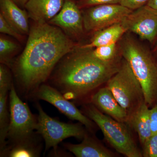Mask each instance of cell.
I'll return each instance as SVG.
<instances>
[{"mask_svg":"<svg viewBox=\"0 0 157 157\" xmlns=\"http://www.w3.org/2000/svg\"><path fill=\"white\" fill-rule=\"evenodd\" d=\"M31 138L15 142V144L8 151V156L35 157L39 155V150L32 143Z\"/></svg>","mask_w":157,"mask_h":157,"instance_id":"d6986e66","label":"cell"},{"mask_svg":"<svg viewBox=\"0 0 157 157\" xmlns=\"http://www.w3.org/2000/svg\"><path fill=\"white\" fill-rule=\"evenodd\" d=\"M107 86L128 116L145 102L140 82L123 58L117 72L107 82Z\"/></svg>","mask_w":157,"mask_h":157,"instance_id":"5b68a950","label":"cell"},{"mask_svg":"<svg viewBox=\"0 0 157 157\" xmlns=\"http://www.w3.org/2000/svg\"><path fill=\"white\" fill-rule=\"evenodd\" d=\"M147 5L157 10V0H149Z\"/></svg>","mask_w":157,"mask_h":157,"instance_id":"83f0119b","label":"cell"},{"mask_svg":"<svg viewBox=\"0 0 157 157\" xmlns=\"http://www.w3.org/2000/svg\"><path fill=\"white\" fill-rule=\"evenodd\" d=\"M142 146L143 157H157V133L152 135Z\"/></svg>","mask_w":157,"mask_h":157,"instance_id":"7402d4cb","label":"cell"},{"mask_svg":"<svg viewBox=\"0 0 157 157\" xmlns=\"http://www.w3.org/2000/svg\"><path fill=\"white\" fill-rule=\"evenodd\" d=\"M132 11L120 4L99 5L85 9L82 13L85 30L94 33L121 23Z\"/></svg>","mask_w":157,"mask_h":157,"instance_id":"ba28073f","label":"cell"},{"mask_svg":"<svg viewBox=\"0 0 157 157\" xmlns=\"http://www.w3.org/2000/svg\"><path fill=\"white\" fill-rule=\"evenodd\" d=\"M117 43L103 45L91 49L92 54L102 61L110 62L116 60L122 56H119V53L120 52Z\"/></svg>","mask_w":157,"mask_h":157,"instance_id":"ffe728a7","label":"cell"},{"mask_svg":"<svg viewBox=\"0 0 157 157\" xmlns=\"http://www.w3.org/2000/svg\"><path fill=\"white\" fill-rule=\"evenodd\" d=\"M0 32L14 37L18 41H22L23 35L19 33L6 21L4 17L0 14Z\"/></svg>","mask_w":157,"mask_h":157,"instance_id":"cb8c5ba5","label":"cell"},{"mask_svg":"<svg viewBox=\"0 0 157 157\" xmlns=\"http://www.w3.org/2000/svg\"><path fill=\"white\" fill-rule=\"evenodd\" d=\"M13 1H14V2L16 3L17 5L25 6L29 0H13Z\"/></svg>","mask_w":157,"mask_h":157,"instance_id":"f1b7e54d","label":"cell"},{"mask_svg":"<svg viewBox=\"0 0 157 157\" xmlns=\"http://www.w3.org/2000/svg\"><path fill=\"white\" fill-rule=\"evenodd\" d=\"M13 83L11 82V75L8 68L3 64L0 65V91L11 90Z\"/></svg>","mask_w":157,"mask_h":157,"instance_id":"603a6c76","label":"cell"},{"mask_svg":"<svg viewBox=\"0 0 157 157\" xmlns=\"http://www.w3.org/2000/svg\"><path fill=\"white\" fill-rule=\"evenodd\" d=\"M48 23L60 29L72 39L79 38L84 33L82 13L73 0H64L60 11Z\"/></svg>","mask_w":157,"mask_h":157,"instance_id":"30bf717a","label":"cell"},{"mask_svg":"<svg viewBox=\"0 0 157 157\" xmlns=\"http://www.w3.org/2000/svg\"><path fill=\"white\" fill-rule=\"evenodd\" d=\"M92 103L98 109L113 118L124 123L128 122V114L121 106L107 86L102 88L91 97Z\"/></svg>","mask_w":157,"mask_h":157,"instance_id":"7c38bea8","label":"cell"},{"mask_svg":"<svg viewBox=\"0 0 157 157\" xmlns=\"http://www.w3.org/2000/svg\"><path fill=\"white\" fill-rule=\"evenodd\" d=\"M121 0H78L77 5L80 9L107 4H120Z\"/></svg>","mask_w":157,"mask_h":157,"instance_id":"d4e9b609","label":"cell"},{"mask_svg":"<svg viewBox=\"0 0 157 157\" xmlns=\"http://www.w3.org/2000/svg\"><path fill=\"white\" fill-rule=\"evenodd\" d=\"M16 43L6 37H0V60L2 63L9 64L11 57L18 49Z\"/></svg>","mask_w":157,"mask_h":157,"instance_id":"44dd1931","label":"cell"},{"mask_svg":"<svg viewBox=\"0 0 157 157\" xmlns=\"http://www.w3.org/2000/svg\"><path fill=\"white\" fill-rule=\"evenodd\" d=\"M86 113L99 127L107 142L116 150L128 157L143 156L124 123L104 114L95 106L89 105Z\"/></svg>","mask_w":157,"mask_h":157,"instance_id":"277c9868","label":"cell"},{"mask_svg":"<svg viewBox=\"0 0 157 157\" xmlns=\"http://www.w3.org/2000/svg\"><path fill=\"white\" fill-rule=\"evenodd\" d=\"M121 24L142 40L153 43L157 39V10L147 5L133 10Z\"/></svg>","mask_w":157,"mask_h":157,"instance_id":"9c48e42d","label":"cell"},{"mask_svg":"<svg viewBox=\"0 0 157 157\" xmlns=\"http://www.w3.org/2000/svg\"><path fill=\"white\" fill-rule=\"evenodd\" d=\"M8 91H0V144L1 151L6 146L10 123V115L7 107Z\"/></svg>","mask_w":157,"mask_h":157,"instance_id":"ac0fdd59","label":"cell"},{"mask_svg":"<svg viewBox=\"0 0 157 157\" xmlns=\"http://www.w3.org/2000/svg\"><path fill=\"white\" fill-rule=\"evenodd\" d=\"M120 52L140 82L144 101L152 106L157 101V63L151 52L130 35L120 39Z\"/></svg>","mask_w":157,"mask_h":157,"instance_id":"3957f363","label":"cell"},{"mask_svg":"<svg viewBox=\"0 0 157 157\" xmlns=\"http://www.w3.org/2000/svg\"><path fill=\"white\" fill-rule=\"evenodd\" d=\"M155 52L157 56V45H156V48H155Z\"/></svg>","mask_w":157,"mask_h":157,"instance_id":"f546056e","label":"cell"},{"mask_svg":"<svg viewBox=\"0 0 157 157\" xmlns=\"http://www.w3.org/2000/svg\"><path fill=\"white\" fill-rule=\"evenodd\" d=\"M151 129L152 135L157 133V103L150 109Z\"/></svg>","mask_w":157,"mask_h":157,"instance_id":"4316f807","label":"cell"},{"mask_svg":"<svg viewBox=\"0 0 157 157\" xmlns=\"http://www.w3.org/2000/svg\"><path fill=\"white\" fill-rule=\"evenodd\" d=\"M122 59L102 61L93 56L91 49L78 46L60 65L56 84L69 98L85 95L107 82L119 69Z\"/></svg>","mask_w":157,"mask_h":157,"instance_id":"7a4b0ae2","label":"cell"},{"mask_svg":"<svg viewBox=\"0 0 157 157\" xmlns=\"http://www.w3.org/2000/svg\"><path fill=\"white\" fill-rule=\"evenodd\" d=\"M39 115L36 130L45 140V151L51 147L56 150L58 144L70 137L81 139L86 135L84 129L78 124L65 123L47 115L39 104L37 105Z\"/></svg>","mask_w":157,"mask_h":157,"instance_id":"8992f818","label":"cell"},{"mask_svg":"<svg viewBox=\"0 0 157 157\" xmlns=\"http://www.w3.org/2000/svg\"><path fill=\"white\" fill-rule=\"evenodd\" d=\"M10 123L8 137L14 142L29 139L36 130L37 119L17 95L14 85L10 91Z\"/></svg>","mask_w":157,"mask_h":157,"instance_id":"52a82bcc","label":"cell"},{"mask_svg":"<svg viewBox=\"0 0 157 157\" xmlns=\"http://www.w3.org/2000/svg\"><path fill=\"white\" fill-rule=\"evenodd\" d=\"M64 0H29L25 7L35 22L48 23L59 12Z\"/></svg>","mask_w":157,"mask_h":157,"instance_id":"4fadbf2b","label":"cell"},{"mask_svg":"<svg viewBox=\"0 0 157 157\" xmlns=\"http://www.w3.org/2000/svg\"><path fill=\"white\" fill-rule=\"evenodd\" d=\"M36 91L39 99L52 104L70 119L78 121L89 130L94 128L95 123L83 115L74 104L54 88L48 85L42 84Z\"/></svg>","mask_w":157,"mask_h":157,"instance_id":"8fae6325","label":"cell"},{"mask_svg":"<svg viewBox=\"0 0 157 157\" xmlns=\"http://www.w3.org/2000/svg\"><path fill=\"white\" fill-rule=\"evenodd\" d=\"M149 0H121L120 4L132 10L147 5Z\"/></svg>","mask_w":157,"mask_h":157,"instance_id":"484cf974","label":"cell"},{"mask_svg":"<svg viewBox=\"0 0 157 157\" xmlns=\"http://www.w3.org/2000/svg\"><path fill=\"white\" fill-rule=\"evenodd\" d=\"M128 122L137 132L140 143L143 145L152 135L150 109L145 102L140 104L128 116Z\"/></svg>","mask_w":157,"mask_h":157,"instance_id":"9a60e30c","label":"cell"},{"mask_svg":"<svg viewBox=\"0 0 157 157\" xmlns=\"http://www.w3.org/2000/svg\"><path fill=\"white\" fill-rule=\"evenodd\" d=\"M0 14L19 33L29 35L28 13L20 9L13 0H0Z\"/></svg>","mask_w":157,"mask_h":157,"instance_id":"5bb4252c","label":"cell"},{"mask_svg":"<svg viewBox=\"0 0 157 157\" xmlns=\"http://www.w3.org/2000/svg\"><path fill=\"white\" fill-rule=\"evenodd\" d=\"M78 46L57 27L35 22L16 63V76L23 89L37 90L59 60Z\"/></svg>","mask_w":157,"mask_h":157,"instance_id":"6da1fadb","label":"cell"},{"mask_svg":"<svg viewBox=\"0 0 157 157\" xmlns=\"http://www.w3.org/2000/svg\"><path fill=\"white\" fill-rule=\"evenodd\" d=\"M126 33V30L121 23L116 24L94 33L89 43L78 45V47L92 49L99 46L117 43Z\"/></svg>","mask_w":157,"mask_h":157,"instance_id":"e0dca14e","label":"cell"},{"mask_svg":"<svg viewBox=\"0 0 157 157\" xmlns=\"http://www.w3.org/2000/svg\"><path fill=\"white\" fill-rule=\"evenodd\" d=\"M67 149L77 157H111L113 154L95 140L86 135L78 144H65Z\"/></svg>","mask_w":157,"mask_h":157,"instance_id":"2e32d148","label":"cell"}]
</instances>
